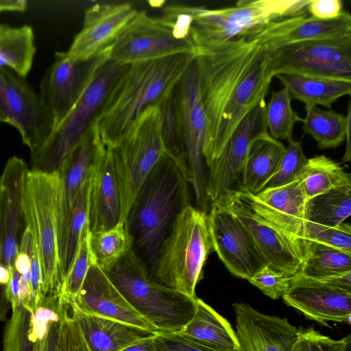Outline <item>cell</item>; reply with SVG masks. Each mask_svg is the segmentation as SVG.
Returning <instances> with one entry per match:
<instances>
[{
    "instance_id": "obj_27",
    "label": "cell",
    "mask_w": 351,
    "mask_h": 351,
    "mask_svg": "<svg viewBox=\"0 0 351 351\" xmlns=\"http://www.w3.org/2000/svg\"><path fill=\"white\" fill-rule=\"evenodd\" d=\"M70 310L90 351H123L156 335L130 324L85 314L71 305Z\"/></svg>"
},
{
    "instance_id": "obj_20",
    "label": "cell",
    "mask_w": 351,
    "mask_h": 351,
    "mask_svg": "<svg viewBox=\"0 0 351 351\" xmlns=\"http://www.w3.org/2000/svg\"><path fill=\"white\" fill-rule=\"evenodd\" d=\"M282 299L306 318L322 324L330 321L350 324L351 292L324 280L297 273Z\"/></svg>"
},
{
    "instance_id": "obj_19",
    "label": "cell",
    "mask_w": 351,
    "mask_h": 351,
    "mask_svg": "<svg viewBox=\"0 0 351 351\" xmlns=\"http://www.w3.org/2000/svg\"><path fill=\"white\" fill-rule=\"evenodd\" d=\"M27 165L10 157L0 176V263L12 270L27 227L23 191Z\"/></svg>"
},
{
    "instance_id": "obj_51",
    "label": "cell",
    "mask_w": 351,
    "mask_h": 351,
    "mask_svg": "<svg viewBox=\"0 0 351 351\" xmlns=\"http://www.w3.org/2000/svg\"><path fill=\"white\" fill-rule=\"evenodd\" d=\"M60 321L53 322L43 343L41 351H57Z\"/></svg>"
},
{
    "instance_id": "obj_48",
    "label": "cell",
    "mask_w": 351,
    "mask_h": 351,
    "mask_svg": "<svg viewBox=\"0 0 351 351\" xmlns=\"http://www.w3.org/2000/svg\"><path fill=\"white\" fill-rule=\"evenodd\" d=\"M156 351H216L180 332L158 333L154 336Z\"/></svg>"
},
{
    "instance_id": "obj_10",
    "label": "cell",
    "mask_w": 351,
    "mask_h": 351,
    "mask_svg": "<svg viewBox=\"0 0 351 351\" xmlns=\"http://www.w3.org/2000/svg\"><path fill=\"white\" fill-rule=\"evenodd\" d=\"M182 147V173L193 187L196 208L208 213V168L204 154L206 117L202 107L195 58L173 88Z\"/></svg>"
},
{
    "instance_id": "obj_6",
    "label": "cell",
    "mask_w": 351,
    "mask_h": 351,
    "mask_svg": "<svg viewBox=\"0 0 351 351\" xmlns=\"http://www.w3.org/2000/svg\"><path fill=\"white\" fill-rule=\"evenodd\" d=\"M128 66L109 58L99 67L73 108L53 129L44 145L31 155V170L58 172L93 126L109 93Z\"/></svg>"
},
{
    "instance_id": "obj_21",
    "label": "cell",
    "mask_w": 351,
    "mask_h": 351,
    "mask_svg": "<svg viewBox=\"0 0 351 351\" xmlns=\"http://www.w3.org/2000/svg\"><path fill=\"white\" fill-rule=\"evenodd\" d=\"M105 145L93 124L58 171L59 176L58 255L62 252L74 202L90 179L97 158Z\"/></svg>"
},
{
    "instance_id": "obj_56",
    "label": "cell",
    "mask_w": 351,
    "mask_h": 351,
    "mask_svg": "<svg viewBox=\"0 0 351 351\" xmlns=\"http://www.w3.org/2000/svg\"><path fill=\"white\" fill-rule=\"evenodd\" d=\"M346 150L343 156V162L350 161L351 156V147H350V121L348 123L346 134Z\"/></svg>"
},
{
    "instance_id": "obj_38",
    "label": "cell",
    "mask_w": 351,
    "mask_h": 351,
    "mask_svg": "<svg viewBox=\"0 0 351 351\" xmlns=\"http://www.w3.org/2000/svg\"><path fill=\"white\" fill-rule=\"evenodd\" d=\"M265 116L269 135L288 143L293 141L295 124L302 121V118L292 108L291 96L285 88L272 92L269 101L266 104Z\"/></svg>"
},
{
    "instance_id": "obj_57",
    "label": "cell",
    "mask_w": 351,
    "mask_h": 351,
    "mask_svg": "<svg viewBox=\"0 0 351 351\" xmlns=\"http://www.w3.org/2000/svg\"><path fill=\"white\" fill-rule=\"evenodd\" d=\"M12 277V270L0 263V285H8Z\"/></svg>"
},
{
    "instance_id": "obj_52",
    "label": "cell",
    "mask_w": 351,
    "mask_h": 351,
    "mask_svg": "<svg viewBox=\"0 0 351 351\" xmlns=\"http://www.w3.org/2000/svg\"><path fill=\"white\" fill-rule=\"evenodd\" d=\"M324 280L335 287L351 292V271L337 274Z\"/></svg>"
},
{
    "instance_id": "obj_34",
    "label": "cell",
    "mask_w": 351,
    "mask_h": 351,
    "mask_svg": "<svg viewBox=\"0 0 351 351\" xmlns=\"http://www.w3.org/2000/svg\"><path fill=\"white\" fill-rule=\"evenodd\" d=\"M351 213V183L333 187L308 199L306 221L337 226Z\"/></svg>"
},
{
    "instance_id": "obj_4",
    "label": "cell",
    "mask_w": 351,
    "mask_h": 351,
    "mask_svg": "<svg viewBox=\"0 0 351 351\" xmlns=\"http://www.w3.org/2000/svg\"><path fill=\"white\" fill-rule=\"evenodd\" d=\"M104 272L129 304L160 333L180 332L196 311L197 298L154 280L132 247Z\"/></svg>"
},
{
    "instance_id": "obj_2",
    "label": "cell",
    "mask_w": 351,
    "mask_h": 351,
    "mask_svg": "<svg viewBox=\"0 0 351 351\" xmlns=\"http://www.w3.org/2000/svg\"><path fill=\"white\" fill-rule=\"evenodd\" d=\"M189 183L165 154L142 184L125 220L132 248L151 276L159 247L177 216L191 204Z\"/></svg>"
},
{
    "instance_id": "obj_13",
    "label": "cell",
    "mask_w": 351,
    "mask_h": 351,
    "mask_svg": "<svg viewBox=\"0 0 351 351\" xmlns=\"http://www.w3.org/2000/svg\"><path fill=\"white\" fill-rule=\"evenodd\" d=\"M0 122L14 127L31 155L54 128L53 117L40 96L12 70L0 67Z\"/></svg>"
},
{
    "instance_id": "obj_25",
    "label": "cell",
    "mask_w": 351,
    "mask_h": 351,
    "mask_svg": "<svg viewBox=\"0 0 351 351\" xmlns=\"http://www.w3.org/2000/svg\"><path fill=\"white\" fill-rule=\"evenodd\" d=\"M123 221L119 181L112 151L104 147L95 162L90 184L88 224L90 232L107 230Z\"/></svg>"
},
{
    "instance_id": "obj_37",
    "label": "cell",
    "mask_w": 351,
    "mask_h": 351,
    "mask_svg": "<svg viewBox=\"0 0 351 351\" xmlns=\"http://www.w3.org/2000/svg\"><path fill=\"white\" fill-rule=\"evenodd\" d=\"M90 179L81 189L71 210L64 245L59 256L60 273L62 282L72 264L83 231L88 225Z\"/></svg>"
},
{
    "instance_id": "obj_24",
    "label": "cell",
    "mask_w": 351,
    "mask_h": 351,
    "mask_svg": "<svg viewBox=\"0 0 351 351\" xmlns=\"http://www.w3.org/2000/svg\"><path fill=\"white\" fill-rule=\"evenodd\" d=\"M232 307L239 351H293L300 329L287 318L265 314L244 302Z\"/></svg>"
},
{
    "instance_id": "obj_7",
    "label": "cell",
    "mask_w": 351,
    "mask_h": 351,
    "mask_svg": "<svg viewBox=\"0 0 351 351\" xmlns=\"http://www.w3.org/2000/svg\"><path fill=\"white\" fill-rule=\"evenodd\" d=\"M59 176L27 171L23 202L27 226L38 247L45 295L60 294L62 281L58 255Z\"/></svg>"
},
{
    "instance_id": "obj_31",
    "label": "cell",
    "mask_w": 351,
    "mask_h": 351,
    "mask_svg": "<svg viewBox=\"0 0 351 351\" xmlns=\"http://www.w3.org/2000/svg\"><path fill=\"white\" fill-rule=\"evenodd\" d=\"M36 48L33 28L12 27L0 23V67L25 78L30 72Z\"/></svg>"
},
{
    "instance_id": "obj_55",
    "label": "cell",
    "mask_w": 351,
    "mask_h": 351,
    "mask_svg": "<svg viewBox=\"0 0 351 351\" xmlns=\"http://www.w3.org/2000/svg\"><path fill=\"white\" fill-rule=\"evenodd\" d=\"M8 285H0V322L6 320L7 314L12 308L11 303L7 294Z\"/></svg>"
},
{
    "instance_id": "obj_9",
    "label": "cell",
    "mask_w": 351,
    "mask_h": 351,
    "mask_svg": "<svg viewBox=\"0 0 351 351\" xmlns=\"http://www.w3.org/2000/svg\"><path fill=\"white\" fill-rule=\"evenodd\" d=\"M112 151L119 181L123 221L145 178L165 154L158 106L146 109Z\"/></svg>"
},
{
    "instance_id": "obj_15",
    "label": "cell",
    "mask_w": 351,
    "mask_h": 351,
    "mask_svg": "<svg viewBox=\"0 0 351 351\" xmlns=\"http://www.w3.org/2000/svg\"><path fill=\"white\" fill-rule=\"evenodd\" d=\"M184 53H193L191 45L178 38L168 23L138 11L111 45L110 59L130 65Z\"/></svg>"
},
{
    "instance_id": "obj_42",
    "label": "cell",
    "mask_w": 351,
    "mask_h": 351,
    "mask_svg": "<svg viewBox=\"0 0 351 351\" xmlns=\"http://www.w3.org/2000/svg\"><path fill=\"white\" fill-rule=\"evenodd\" d=\"M60 295H46L43 302L30 313L29 337L33 342L44 341L50 325L59 322L64 308Z\"/></svg>"
},
{
    "instance_id": "obj_23",
    "label": "cell",
    "mask_w": 351,
    "mask_h": 351,
    "mask_svg": "<svg viewBox=\"0 0 351 351\" xmlns=\"http://www.w3.org/2000/svg\"><path fill=\"white\" fill-rule=\"evenodd\" d=\"M69 305L87 315L130 324L154 334L160 333L129 304L106 273L93 262L80 291Z\"/></svg>"
},
{
    "instance_id": "obj_16",
    "label": "cell",
    "mask_w": 351,
    "mask_h": 351,
    "mask_svg": "<svg viewBox=\"0 0 351 351\" xmlns=\"http://www.w3.org/2000/svg\"><path fill=\"white\" fill-rule=\"evenodd\" d=\"M110 47L85 60L72 59L66 52L56 53L38 93L53 117V129L77 102L99 67L110 58Z\"/></svg>"
},
{
    "instance_id": "obj_41",
    "label": "cell",
    "mask_w": 351,
    "mask_h": 351,
    "mask_svg": "<svg viewBox=\"0 0 351 351\" xmlns=\"http://www.w3.org/2000/svg\"><path fill=\"white\" fill-rule=\"evenodd\" d=\"M12 311L4 328L3 351H41L43 341L33 342L29 337L30 312L23 306Z\"/></svg>"
},
{
    "instance_id": "obj_49",
    "label": "cell",
    "mask_w": 351,
    "mask_h": 351,
    "mask_svg": "<svg viewBox=\"0 0 351 351\" xmlns=\"http://www.w3.org/2000/svg\"><path fill=\"white\" fill-rule=\"evenodd\" d=\"M20 277L19 300L21 305L29 311L32 289H31V258L23 250L20 249L13 265Z\"/></svg>"
},
{
    "instance_id": "obj_39",
    "label": "cell",
    "mask_w": 351,
    "mask_h": 351,
    "mask_svg": "<svg viewBox=\"0 0 351 351\" xmlns=\"http://www.w3.org/2000/svg\"><path fill=\"white\" fill-rule=\"evenodd\" d=\"M158 106L165 154L175 161L182 171V147L173 89Z\"/></svg>"
},
{
    "instance_id": "obj_32",
    "label": "cell",
    "mask_w": 351,
    "mask_h": 351,
    "mask_svg": "<svg viewBox=\"0 0 351 351\" xmlns=\"http://www.w3.org/2000/svg\"><path fill=\"white\" fill-rule=\"evenodd\" d=\"M305 110L306 115L302 121V130L316 141L319 149H335L342 144L346 138L348 123L350 121V101L346 115L312 105H305Z\"/></svg>"
},
{
    "instance_id": "obj_14",
    "label": "cell",
    "mask_w": 351,
    "mask_h": 351,
    "mask_svg": "<svg viewBox=\"0 0 351 351\" xmlns=\"http://www.w3.org/2000/svg\"><path fill=\"white\" fill-rule=\"evenodd\" d=\"M265 99L262 98L236 126L219 156L207 167L206 195L211 205L241 189L242 172L252 142L268 134Z\"/></svg>"
},
{
    "instance_id": "obj_5",
    "label": "cell",
    "mask_w": 351,
    "mask_h": 351,
    "mask_svg": "<svg viewBox=\"0 0 351 351\" xmlns=\"http://www.w3.org/2000/svg\"><path fill=\"white\" fill-rule=\"evenodd\" d=\"M213 251L208 214L190 205L177 216L162 242L152 278L191 298Z\"/></svg>"
},
{
    "instance_id": "obj_33",
    "label": "cell",
    "mask_w": 351,
    "mask_h": 351,
    "mask_svg": "<svg viewBox=\"0 0 351 351\" xmlns=\"http://www.w3.org/2000/svg\"><path fill=\"white\" fill-rule=\"evenodd\" d=\"M351 271V253L314 241L305 240L301 275L316 280Z\"/></svg>"
},
{
    "instance_id": "obj_18",
    "label": "cell",
    "mask_w": 351,
    "mask_h": 351,
    "mask_svg": "<svg viewBox=\"0 0 351 351\" xmlns=\"http://www.w3.org/2000/svg\"><path fill=\"white\" fill-rule=\"evenodd\" d=\"M262 42L261 51L247 69L223 109L214 142L205 156L207 167L221 153L241 120L262 98H265L269 90L274 77L269 69L271 51Z\"/></svg>"
},
{
    "instance_id": "obj_30",
    "label": "cell",
    "mask_w": 351,
    "mask_h": 351,
    "mask_svg": "<svg viewBox=\"0 0 351 351\" xmlns=\"http://www.w3.org/2000/svg\"><path fill=\"white\" fill-rule=\"evenodd\" d=\"M275 77L288 90L291 99L305 105H319L331 109L337 99L351 93V82L293 74Z\"/></svg>"
},
{
    "instance_id": "obj_53",
    "label": "cell",
    "mask_w": 351,
    "mask_h": 351,
    "mask_svg": "<svg viewBox=\"0 0 351 351\" xmlns=\"http://www.w3.org/2000/svg\"><path fill=\"white\" fill-rule=\"evenodd\" d=\"M28 3L25 0H0V13L4 12H22L27 10Z\"/></svg>"
},
{
    "instance_id": "obj_43",
    "label": "cell",
    "mask_w": 351,
    "mask_h": 351,
    "mask_svg": "<svg viewBox=\"0 0 351 351\" xmlns=\"http://www.w3.org/2000/svg\"><path fill=\"white\" fill-rule=\"evenodd\" d=\"M307 162L301 143L294 140L289 143L276 172L264 189L279 187L292 182L303 173Z\"/></svg>"
},
{
    "instance_id": "obj_26",
    "label": "cell",
    "mask_w": 351,
    "mask_h": 351,
    "mask_svg": "<svg viewBox=\"0 0 351 351\" xmlns=\"http://www.w3.org/2000/svg\"><path fill=\"white\" fill-rule=\"evenodd\" d=\"M304 172L286 185L264 189L255 195L247 191L260 212L285 232L302 242H305L308 200L303 186Z\"/></svg>"
},
{
    "instance_id": "obj_36",
    "label": "cell",
    "mask_w": 351,
    "mask_h": 351,
    "mask_svg": "<svg viewBox=\"0 0 351 351\" xmlns=\"http://www.w3.org/2000/svg\"><path fill=\"white\" fill-rule=\"evenodd\" d=\"M350 183V173L336 161L325 155L308 159L303 176V186L308 199L333 187Z\"/></svg>"
},
{
    "instance_id": "obj_17",
    "label": "cell",
    "mask_w": 351,
    "mask_h": 351,
    "mask_svg": "<svg viewBox=\"0 0 351 351\" xmlns=\"http://www.w3.org/2000/svg\"><path fill=\"white\" fill-rule=\"evenodd\" d=\"M208 214L213 250L232 275L248 280L268 265L250 232L223 205L212 204Z\"/></svg>"
},
{
    "instance_id": "obj_11",
    "label": "cell",
    "mask_w": 351,
    "mask_h": 351,
    "mask_svg": "<svg viewBox=\"0 0 351 351\" xmlns=\"http://www.w3.org/2000/svg\"><path fill=\"white\" fill-rule=\"evenodd\" d=\"M217 202L243 224L269 265L289 276L299 272L304 257L305 242L291 237L267 218L252 203L247 191H232Z\"/></svg>"
},
{
    "instance_id": "obj_8",
    "label": "cell",
    "mask_w": 351,
    "mask_h": 351,
    "mask_svg": "<svg viewBox=\"0 0 351 351\" xmlns=\"http://www.w3.org/2000/svg\"><path fill=\"white\" fill-rule=\"evenodd\" d=\"M310 0H241L235 6L207 9L189 6L191 23L187 41H228L271 21L304 14Z\"/></svg>"
},
{
    "instance_id": "obj_50",
    "label": "cell",
    "mask_w": 351,
    "mask_h": 351,
    "mask_svg": "<svg viewBox=\"0 0 351 351\" xmlns=\"http://www.w3.org/2000/svg\"><path fill=\"white\" fill-rule=\"evenodd\" d=\"M306 10L315 19H332L343 11V2L341 0H310Z\"/></svg>"
},
{
    "instance_id": "obj_44",
    "label": "cell",
    "mask_w": 351,
    "mask_h": 351,
    "mask_svg": "<svg viewBox=\"0 0 351 351\" xmlns=\"http://www.w3.org/2000/svg\"><path fill=\"white\" fill-rule=\"evenodd\" d=\"M304 239L321 243L351 253V227L341 223L337 226H326L306 221Z\"/></svg>"
},
{
    "instance_id": "obj_22",
    "label": "cell",
    "mask_w": 351,
    "mask_h": 351,
    "mask_svg": "<svg viewBox=\"0 0 351 351\" xmlns=\"http://www.w3.org/2000/svg\"><path fill=\"white\" fill-rule=\"evenodd\" d=\"M137 12L129 3H97L88 8L82 27L66 51L67 56L85 60L109 48Z\"/></svg>"
},
{
    "instance_id": "obj_29",
    "label": "cell",
    "mask_w": 351,
    "mask_h": 351,
    "mask_svg": "<svg viewBox=\"0 0 351 351\" xmlns=\"http://www.w3.org/2000/svg\"><path fill=\"white\" fill-rule=\"evenodd\" d=\"M285 150L283 144L269 133L255 139L244 163L241 189L254 195L261 191L276 172Z\"/></svg>"
},
{
    "instance_id": "obj_46",
    "label": "cell",
    "mask_w": 351,
    "mask_h": 351,
    "mask_svg": "<svg viewBox=\"0 0 351 351\" xmlns=\"http://www.w3.org/2000/svg\"><path fill=\"white\" fill-rule=\"evenodd\" d=\"M292 276H287L267 265L256 272L248 281L273 300L287 293Z\"/></svg>"
},
{
    "instance_id": "obj_47",
    "label": "cell",
    "mask_w": 351,
    "mask_h": 351,
    "mask_svg": "<svg viewBox=\"0 0 351 351\" xmlns=\"http://www.w3.org/2000/svg\"><path fill=\"white\" fill-rule=\"evenodd\" d=\"M69 310L68 305L61 315L57 351H90Z\"/></svg>"
},
{
    "instance_id": "obj_40",
    "label": "cell",
    "mask_w": 351,
    "mask_h": 351,
    "mask_svg": "<svg viewBox=\"0 0 351 351\" xmlns=\"http://www.w3.org/2000/svg\"><path fill=\"white\" fill-rule=\"evenodd\" d=\"M88 224L84 228L72 264L60 290L62 302L69 305L80 291L93 260L88 245Z\"/></svg>"
},
{
    "instance_id": "obj_12",
    "label": "cell",
    "mask_w": 351,
    "mask_h": 351,
    "mask_svg": "<svg viewBox=\"0 0 351 351\" xmlns=\"http://www.w3.org/2000/svg\"><path fill=\"white\" fill-rule=\"evenodd\" d=\"M275 77L293 74L351 82V36L287 45L271 52Z\"/></svg>"
},
{
    "instance_id": "obj_54",
    "label": "cell",
    "mask_w": 351,
    "mask_h": 351,
    "mask_svg": "<svg viewBox=\"0 0 351 351\" xmlns=\"http://www.w3.org/2000/svg\"><path fill=\"white\" fill-rule=\"evenodd\" d=\"M155 335L145 337L130 346L123 351H156L154 343Z\"/></svg>"
},
{
    "instance_id": "obj_3",
    "label": "cell",
    "mask_w": 351,
    "mask_h": 351,
    "mask_svg": "<svg viewBox=\"0 0 351 351\" xmlns=\"http://www.w3.org/2000/svg\"><path fill=\"white\" fill-rule=\"evenodd\" d=\"M260 27L234 40L192 46L206 121L204 157L212 147L223 109L232 92L263 45Z\"/></svg>"
},
{
    "instance_id": "obj_1",
    "label": "cell",
    "mask_w": 351,
    "mask_h": 351,
    "mask_svg": "<svg viewBox=\"0 0 351 351\" xmlns=\"http://www.w3.org/2000/svg\"><path fill=\"white\" fill-rule=\"evenodd\" d=\"M194 58L193 53H184L129 65L94 123L105 147L116 145L146 109L158 106Z\"/></svg>"
},
{
    "instance_id": "obj_45",
    "label": "cell",
    "mask_w": 351,
    "mask_h": 351,
    "mask_svg": "<svg viewBox=\"0 0 351 351\" xmlns=\"http://www.w3.org/2000/svg\"><path fill=\"white\" fill-rule=\"evenodd\" d=\"M293 351H351V335L334 339L313 328L300 329Z\"/></svg>"
},
{
    "instance_id": "obj_28",
    "label": "cell",
    "mask_w": 351,
    "mask_h": 351,
    "mask_svg": "<svg viewBox=\"0 0 351 351\" xmlns=\"http://www.w3.org/2000/svg\"><path fill=\"white\" fill-rule=\"evenodd\" d=\"M179 332L216 351H239L237 335L230 324L197 298L193 318Z\"/></svg>"
},
{
    "instance_id": "obj_35",
    "label": "cell",
    "mask_w": 351,
    "mask_h": 351,
    "mask_svg": "<svg viewBox=\"0 0 351 351\" xmlns=\"http://www.w3.org/2000/svg\"><path fill=\"white\" fill-rule=\"evenodd\" d=\"M88 245L93 262L106 271L132 247L133 239L124 221L107 230L90 232Z\"/></svg>"
}]
</instances>
